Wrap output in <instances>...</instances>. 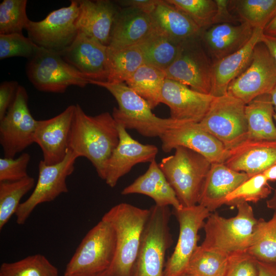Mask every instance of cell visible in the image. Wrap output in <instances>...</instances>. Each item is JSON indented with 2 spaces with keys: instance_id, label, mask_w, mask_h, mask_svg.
<instances>
[{
  "instance_id": "cell-1",
  "label": "cell",
  "mask_w": 276,
  "mask_h": 276,
  "mask_svg": "<svg viewBox=\"0 0 276 276\" xmlns=\"http://www.w3.org/2000/svg\"><path fill=\"white\" fill-rule=\"evenodd\" d=\"M75 105L69 149L78 157L88 159L101 178L106 163L119 142L117 123L109 112L91 116L80 105Z\"/></svg>"
},
{
  "instance_id": "cell-2",
  "label": "cell",
  "mask_w": 276,
  "mask_h": 276,
  "mask_svg": "<svg viewBox=\"0 0 276 276\" xmlns=\"http://www.w3.org/2000/svg\"><path fill=\"white\" fill-rule=\"evenodd\" d=\"M149 209L121 203L111 208L102 219L114 231L116 251L107 275L132 276Z\"/></svg>"
},
{
  "instance_id": "cell-3",
  "label": "cell",
  "mask_w": 276,
  "mask_h": 276,
  "mask_svg": "<svg viewBox=\"0 0 276 276\" xmlns=\"http://www.w3.org/2000/svg\"><path fill=\"white\" fill-rule=\"evenodd\" d=\"M89 84L105 88L114 97L118 108H113L112 117L117 124L126 129L135 130L146 137H160L167 130L181 122L155 116L148 103L125 83L90 81Z\"/></svg>"
},
{
  "instance_id": "cell-4",
  "label": "cell",
  "mask_w": 276,
  "mask_h": 276,
  "mask_svg": "<svg viewBox=\"0 0 276 276\" xmlns=\"http://www.w3.org/2000/svg\"><path fill=\"white\" fill-rule=\"evenodd\" d=\"M158 166L182 206L198 204L201 191L212 163L200 153L179 146Z\"/></svg>"
},
{
  "instance_id": "cell-5",
  "label": "cell",
  "mask_w": 276,
  "mask_h": 276,
  "mask_svg": "<svg viewBox=\"0 0 276 276\" xmlns=\"http://www.w3.org/2000/svg\"><path fill=\"white\" fill-rule=\"evenodd\" d=\"M236 207L237 214L229 218L211 213L203 227L205 238L200 245L202 248L226 255L247 250L258 219L248 203H240Z\"/></svg>"
},
{
  "instance_id": "cell-6",
  "label": "cell",
  "mask_w": 276,
  "mask_h": 276,
  "mask_svg": "<svg viewBox=\"0 0 276 276\" xmlns=\"http://www.w3.org/2000/svg\"><path fill=\"white\" fill-rule=\"evenodd\" d=\"M116 251L114 231L101 219L82 239L67 264L63 276H106Z\"/></svg>"
},
{
  "instance_id": "cell-7",
  "label": "cell",
  "mask_w": 276,
  "mask_h": 276,
  "mask_svg": "<svg viewBox=\"0 0 276 276\" xmlns=\"http://www.w3.org/2000/svg\"><path fill=\"white\" fill-rule=\"evenodd\" d=\"M136 259L132 276H164L165 256L173 243L169 222V206L150 209Z\"/></svg>"
},
{
  "instance_id": "cell-8",
  "label": "cell",
  "mask_w": 276,
  "mask_h": 276,
  "mask_svg": "<svg viewBox=\"0 0 276 276\" xmlns=\"http://www.w3.org/2000/svg\"><path fill=\"white\" fill-rule=\"evenodd\" d=\"M246 104L227 94L215 97L198 126L229 150L247 139Z\"/></svg>"
},
{
  "instance_id": "cell-9",
  "label": "cell",
  "mask_w": 276,
  "mask_h": 276,
  "mask_svg": "<svg viewBox=\"0 0 276 276\" xmlns=\"http://www.w3.org/2000/svg\"><path fill=\"white\" fill-rule=\"evenodd\" d=\"M27 77L38 90L64 93L70 86L85 87L89 80L66 62L59 53L40 48L28 59Z\"/></svg>"
},
{
  "instance_id": "cell-10",
  "label": "cell",
  "mask_w": 276,
  "mask_h": 276,
  "mask_svg": "<svg viewBox=\"0 0 276 276\" xmlns=\"http://www.w3.org/2000/svg\"><path fill=\"white\" fill-rule=\"evenodd\" d=\"M212 64L199 36L181 43L176 59L165 72L166 78L211 95Z\"/></svg>"
},
{
  "instance_id": "cell-11",
  "label": "cell",
  "mask_w": 276,
  "mask_h": 276,
  "mask_svg": "<svg viewBox=\"0 0 276 276\" xmlns=\"http://www.w3.org/2000/svg\"><path fill=\"white\" fill-rule=\"evenodd\" d=\"M79 11L78 0L50 12L43 19L30 20L26 30L28 37L37 45L60 53L68 47L78 31L76 22Z\"/></svg>"
},
{
  "instance_id": "cell-12",
  "label": "cell",
  "mask_w": 276,
  "mask_h": 276,
  "mask_svg": "<svg viewBox=\"0 0 276 276\" xmlns=\"http://www.w3.org/2000/svg\"><path fill=\"white\" fill-rule=\"evenodd\" d=\"M37 123L29 108L27 91L19 85L13 102L0 120V144L5 157L15 158L34 143Z\"/></svg>"
},
{
  "instance_id": "cell-13",
  "label": "cell",
  "mask_w": 276,
  "mask_h": 276,
  "mask_svg": "<svg viewBox=\"0 0 276 276\" xmlns=\"http://www.w3.org/2000/svg\"><path fill=\"white\" fill-rule=\"evenodd\" d=\"M78 157L70 149L64 159L56 164L47 165L42 160L38 164V177L29 198L21 203L15 213L16 222L22 225L39 204L54 200L68 192L66 180L74 171Z\"/></svg>"
},
{
  "instance_id": "cell-14",
  "label": "cell",
  "mask_w": 276,
  "mask_h": 276,
  "mask_svg": "<svg viewBox=\"0 0 276 276\" xmlns=\"http://www.w3.org/2000/svg\"><path fill=\"white\" fill-rule=\"evenodd\" d=\"M276 85V63L265 45L258 43L247 68L229 84L227 94L245 104L258 96L270 94Z\"/></svg>"
},
{
  "instance_id": "cell-15",
  "label": "cell",
  "mask_w": 276,
  "mask_h": 276,
  "mask_svg": "<svg viewBox=\"0 0 276 276\" xmlns=\"http://www.w3.org/2000/svg\"><path fill=\"white\" fill-rule=\"evenodd\" d=\"M179 225V233L174 250L168 258L164 276H182L197 248L198 232L203 227L211 213L199 204L174 210Z\"/></svg>"
},
{
  "instance_id": "cell-16",
  "label": "cell",
  "mask_w": 276,
  "mask_h": 276,
  "mask_svg": "<svg viewBox=\"0 0 276 276\" xmlns=\"http://www.w3.org/2000/svg\"><path fill=\"white\" fill-rule=\"evenodd\" d=\"M162 148L170 152L181 146L197 152L211 163H224L229 155V150L218 140L201 129L197 123L180 122L167 130L160 137Z\"/></svg>"
},
{
  "instance_id": "cell-17",
  "label": "cell",
  "mask_w": 276,
  "mask_h": 276,
  "mask_svg": "<svg viewBox=\"0 0 276 276\" xmlns=\"http://www.w3.org/2000/svg\"><path fill=\"white\" fill-rule=\"evenodd\" d=\"M118 125L119 142L105 165L102 179L111 188L128 173L135 165L155 160L157 148L143 144L133 139L122 126Z\"/></svg>"
},
{
  "instance_id": "cell-18",
  "label": "cell",
  "mask_w": 276,
  "mask_h": 276,
  "mask_svg": "<svg viewBox=\"0 0 276 276\" xmlns=\"http://www.w3.org/2000/svg\"><path fill=\"white\" fill-rule=\"evenodd\" d=\"M214 98L166 78L162 87L161 103L169 107L171 119L198 123L205 116Z\"/></svg>"
},
{
  "instance_id": "cell-19",
  "label": "cell",
  "mask_w": 276,
  "mask_h": 276,
  "mask_svg": "<svg viewBox=\"0 0 276 276\" xmlns=\"http://www.w3.org/2000/svg\"><path fill=\"white\" fill-rule=\"evenodd\" d=\"M108 46L78 33L73 43L59 53L63 59L89 81H106Z\"/></svg>"
},
{
  "instance_id": "cell-20",
  "label": "cell",
  "mask_w": 276,
  "mask_h": 276,
  "mask_svg": "<svg viewBox=\"0 0 276 276\" xmlns=\"http://www.w3.org/2000/svg\"><path fill=\"white\" fill-rule=\"evenodd\" d=\"M75 106L69 105L62 112L51 119L38 120L34 143L40 147L42 160L47 165L60 163L67 154Z\"/></svg>"
},
{
  "instance_id": "cell-21",
  "label": "cell",
  "mask_w": 276,
  "mask_h": 276,
  "mask_svg": "<svg viewBox=\"0 0 276 276\" xmlns=\"http://www.w3.org/2000/svg\"><path fill=\"white\" fill-rule=\"evenodd\" d=\"M276 163V140L246 139L229 150L224 164L249 177L262 173Z\"/></svg>"
},
{
  "instance_id": "cell-22",
  "label": "cell",
  "mask_w": 276,
  "mask_h": 276,
  "mask_svg": "<svg viewBox=\"0 0 276 276\" xmlns=\"http://www.w3.org/2000/svg\"><path fill=\"white\" fill-rule=\"evenodd\" d=\"M79 11L76 25L78 33L108 46L115 17L120 8L108 0H78Z\"/></svg>"
},
{
  "instance_id": "cell-23",
  "label": "cell",
  "mask_w": 276,
  "mask_h": 276,
  "mask_svg": "<svg viewBox=\"0 0 276 276\" xmlns=\"http://www.w3.org/2000/svg\"><path fill=\"white\" fill-rule=\"evenodd\" d=\"M254 31L253 28L245 23H221L202 30L200 37L213 63L244 47Z\"/></svg>"
},
{
  "instance_id": "cell-24",
  "label": "cell",
  "mask_w": 276,
  "mask_h": 276,
  "mask_svg": "<svg viewBox=\"0 0 276 276\" xmlns=\"http://www.w3.org/2000/svg\"><path fill=\"white\" fill-rule=\"evenodd\" d=\"M263 30L254 29L249 40L237 51L213 62L211 95L215 97L227 94L230 83L249 66L256 45L262 42Z\"/></svg>"
},
{
  "instance_id": "cell-25",
  "label": "cell",
  "mask_w": 276,
  "mask_h": 276,
  "mask_svg": "<svg viewBox=\"0 0 276 276\" xmlns=\"http://www.w3.org/2000/svg\"><path fill=\"white\" fill-rule=\"evenodd\" d=\"M244 172H237L224 163H212L203 183L198 204L210 213L225 204L226 197L249 178Z\"/></svg>"
},
{
  "instance_id": "cell-26",
  "label": "cell",
  "mask_w": 276,
  "mask_h": 276,
  "mask_svg": "<svg viewBox=\"0 0 276 276\" xmlns=\"http://www.w3.org/2000/svg\"><path fill=\"white\" fill-rule=\"evenodd\" d=\"M154 30L150 14L132 8L120 9L114 20L108 47L118 49L136 45Z\"/></svg>"
},
{
  "instance_id": "cell-27",
  "label": "cell",
  "mask_w": 276,
  "mask_h": 276,
  "mask_svg": "<svg viewBox=\"0 0 276 276\" xmlns=\"http://www.w3.org/2000/svg\"><path fill=\"white\" fill-rule=\"evenodd\" d=\"M132 194L149 196L155 201V205L157 206L171 205L174 210L179 209L182 206L155 159L150 163L144 174L121 192L123 195Z\"/></svg>"
},
{
  "instance_id": "cell-28",
  "label": "cell",
  "mask_w": 276,
  "mask_h": 276,
  "mask_svg": "<svg viewBox=\"0 0 276 276\" xmlns=\"http://www.w3.org/2000/svg\"><path fill=\"white\" fill-rule=\"evenodd\" d=\"M154 30L179 42L198 37L201 30L184 12L159 0L150 14Z\"/></svg>"
},
{
  "instance_id": "cell-29",
  "label": "cell",
  "mask_w": 276,
  "mask_h": 276,
  "mask_svg": "<svg viewBox=\"0 0 276 276\" xmlns=\"http://www.w3.org/2000/svg\"><path fill=\"white\" fill-rule=\"evenodd\" d=\"M274 109L269 94L257 97L245 105L247 139L276 140Z\"/></svg>"
},
{
  "instance_id": "cell-30",
  "label": "cell",
  "mask_w": 276,
  "mask_h": 276,
  "mask_svg": "<svg viewBox=\"0 0 276 276\" xmlns=\"http://www.w3.org/2000/svg\"><path fill=\"white\" fill-rule=\"evenodd\" d=\"M181 43L154 30L137 45L145 64L165 71L176 59Z\"/></svg>"
},
{
  "instance_id": "cell-31",
  "label": "cell",
  "mask_w": 276,
  "mask_h": 276,
  "mask_svg": "<svg viewBox=\"0 0 276 276\" xmlns=\"http://www.w3.org/2000/svg\"><path fill=\"white\" fill-rule=\"evenodd\" d=\"M166 79L164 71L143 64L125 82L144 99L151 109L161 103V93Z\"/></svg>"
},
{
  "instance_id": "cell-32",
  "label": "cell",
  "mask_w": 276,
  "mask_h": 276,
  "mask_svg": "<svg viewBox=\"0 0 276 276\" xmlns=\"http://www.w3.org/2000/svg\"><path fill=\"white\" fill-rule=\"evenodd\" d=\"M107 61L106 82L111 83H125L144 64L142 52L137 45L118 49L108 47Z\"/></svg>"
},
{
  "instance_id": "cell-33",
  "label": "cell",
  "mask_w": 276,
  "mask_h": 276,
  "mask_svg": "<svg viewBox=\"0 0 276 276\" xmlns=\"http://www.w3.org/2000/svg\"><path fill=\"white\" fill-rule=\"evenodd\" d=\"M228 8L240 23L263 30L276 13V0L229 1Z\"/></svg>"
},
{
  "instance_id": "cell-34",
  "label": "cell",
  "mask_w": 276,
  "mask_h": 276,
  "mask_svg": "<svg viewBox=\"0 0 276 276\" xmlns=\"http://www.w3.org/2000/svg\"><path fill=\"white\" fill-rule=\"evenodd\" d=\"M247 251L257 261L276 262V210L269 220H258Z\"/></svg>"
},
{
  "instance_id": "cell-35",
  "label": "cell",
  "mask_w": 276,
  "mask_h": 276,
  "mask_svg": "<svg viewBox=\"0 0 276 276\" xmlns=\"http://www.w3.org/2000/svg\"><path fill=\"white\" fill-rule=\"evenodd\" d=\"M228 255L198 245L182 276H223Z\"/></svg>"
},
{
  "instance_id": "cell-36",
  "label": "cell",
  "mask_w": 276,
  "mask_h": 276,
  "mask_svg": "<svg viewBox=\"0 0 276 276\" xmlns=\"http://www.w3.org/2000/svg\"><path fill=\"white\" fill-rule=\"evenodd\" d=\"M33 177L14 181L0 182V229L15 213L24 196L35 186Z\"/></svg>"
},
{
  "instance_id": "cell-37",
  "label": "cell",
  "mask_w": 276,
  "mask_h": 276,
  "mask_svg": "<svg viewBox=\"0 0 276 276\" xmlns=\"http://www.w3.org/2000/svg\"><path fill=\"white\" fill-rule=\"evenodd\" d=\"M0 276H58L57 268L40 254L12 263H3Z\"/></svg>"
},
{
  "instance_id": "cell-38",
  "label": "cell",
  "mask_w": 276,
  "mask_h": 276,
  "mask_svg": "<svg viewBox=\"0 0 276 276\" xmlns=\"http://www.w3.org/2000/svg\"><path fill=\"white\" fill-rule=\"evenodd\" d=\"M187 15L204 30L215 24L218 13L216 0H166Z\"/></svg>"
},
{
  "instance_id": "cell-39",
  "label": "cell",
  "mask_w": 276,
  "mask_h": 276,
  "mask_svg": "<svg viewBox=\"0 0 276 276\" xmlns=\"http://www.w3.org/2000/svg\"><path fill=\"white\" fill-rule=\"evenodd\" d=\"M268 182L263 173L249 178L226 197L225 204L236 207L240 203H257L267 198L271 192Z\"/></svg>"
},
{
  "instance_id": "cell-40",
  "label": "cell",
  "mask_w": 276,
  "mask_h": 276,
  "mask_svg": "<svg viewBox=\"0 0 276 276\" xmlns=\"http://www.w3.org/2000/svg\"><path fill=\"white\" fill-rule=\"evenodd\" d=\"M27 0H4L0 4V34L22 33L30 19Z\"/></svg>"
},
{
  "instance_id": "cell-41",
  "label": "cell",
  "mask_w": 276,
  "mask_h": 276,
  "mask_svg": "<svg viewBox=\"0 0 276 276\" xmlns=\"http://www.w3.org/2000/svg\"><path fill=\"white\" fill-rule=\"evenodd\" d=\"M40 47L22 33L0 34V59L22 57L28 59L33 57Z\"/></svg>"
},
{
  "instance_id": "cell-42",
  "label": "cell",
  "mask_w": 276,
  "mask_h": 276,
  "mask_svg": "<svg viewBox=\"0 0 276 276\" xmlns=\"http://www.w3.org/2000/svg\"><path fill=\"white\" fill-rule=\"evenodd\" d=\"M258 261L247 250L228 255L223 276H258Z\"/></svg>"
},
{
  "instance_id": "cell-43",
  "label": "cell",
  "mask_w": 276,
  "mask_h": 276,
  "mask_svg": "<svg viewBox=\"0 0 276 276\" xmlns=\"http://www.w3.org/2000/svg\"><path fill=\"white\" fill-rule=\"evenodd\" d=\"M31 159L28 153L24 152L17 158H0V182L14 181L29 176L27 168Z\"/></svg>"
},
{
  "instance_id": "cell-44",
  "label": "cell",
  "mask_w": 276,
  "mask_h": 276,
  "mask_svg": "<svg viewBox=\"0 0 276 276\" xmlns=\"http://www.w3.org/2000/svg\"><path fill=\"white\" fill-rule=\"evenodd\" d=\"M19 85L14 80L6 81L1 83L0 120L4 117L13 102Z\"/></svg>"
},
{
  "instance_id": "cell-45",
  "label": "cell",
  "mask_w": 276,
  "mask_h": 276,
  "mask_svg": "<svg viewBox=\"0 0 276 276\" xmlns=\"http://www.w3.org/2000/svg\"><path fill=\"white\" fill-rule=\"evenodd\" d=\"M159 1V0H122L117 1L116 3L123 8H134L150 15Z\"/></svg>"
},
{
  "instance_id": "cell-46",
  "label": "cell",
  "mask_w": 276,
  "mask_h": 276,
  "mask_svg": "<svg viewBox=\"0 0 276 276\" xmlns=\"http://www.w3.org/2000/svg\"><path fill=\"white\" fill-rule=\"evenodd\" d=\"M258 276H276V262L266 263L258 261Z\"/></svg>"
},
{
  "instance_id": "cell-47",
  "label": "cell",
  "mask_w": 276,
  "mask_h": 276,
  "mask_svg": "<svg viewBox=\"0 0 276 276\" xmlns=\"http://www.w3.org/2000/svg\"><path fill=\"white\" fill-rule=\"evenodd\" d=\"M262 42L265 45L276 63V36L263 34Z\"/></svg>"
},
{
  "instance_id": "cell-48",
  "label": "cell",
  "mask_w": 276,
  "mask_h": 276,
  "mask_svg": "<svg viewBox=\"0 0 276 276\" xmlns=\"http://www.w3.org/2000/svg\"><path fill=\"white\" fill-rule=\"evenodd\" d=\"M264 34L276 36V13L263 29Z\"/></svg>"
},
{
  "instance_id": "cell-49",
  "label": "cell",
  "mask_w": 276,
  "mask_h": 276,
  "mask_svg": "<svg viewBox=\"0 0 276 276\" xmlns=\"http://www.w3.org/2000/svg\"><path fill=\"white\" fill-rule=\"evenodd\" d=\"M262 173L268 181L276 180V163Z\"/></svg>"
},
{
  "instance_id": "cell-50",
  "label": "cell",
  "mask_w": 276,
  "mask_h": 276,
  "mask_svg": "<svg viewBox=\"0 0 276 276\" xmlns=\"http://www.w3.org/2000/svg\"><path fill=\"white\" fill-rule=\"evenodd\" d=\"M266 205L270 209L276 210V189L272 196L266 201Z\"/></svg>"
},
{
  "instance_id": "cell-51",
  "label": "cell",
  "mask_w": 276,
  "mask_h": 276,
  "mask_svg": "<svg viewBox=\"0 0 276 276\" xmlns=\"http://www.w3.org/2000/svg\"><path fill=\"white\" fill-rule=\"evenodd\" d=\"M269 94L271 97L272 103L273 105L275 112L276 113V85L274 86V87Z\"/></svg>"
},
{
  "instance_id": "cell-52",
  "label": "cell",
  "mask_w": 276,
  "mask_h": 276,
  "mask_svg": "<svg viewBox=\"0 0 276 276\" xmlns=\"http://www.w3.org/2000/svg\"><path fill=\"white\" fill-rule=\"evenodd\" d=\"M273 119H274V120L276 121V113H275L274 116H273Z\"/></svg>"
},
{
  "instance_id": "cell-53",
  "label": "cell",
  "mask_w": 276,
  "mask_h": 276,
  "mask_svg": "<svg viewBox=\"0 0 276 276\" xmlns=\"http://www.w3.org/2000/svg\"><path fill=\"white\" fill-rule=\"evenodd\" d=\"M106 276H110V275H106Z\"/></svg>"
}]
</instances>
